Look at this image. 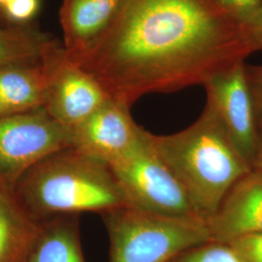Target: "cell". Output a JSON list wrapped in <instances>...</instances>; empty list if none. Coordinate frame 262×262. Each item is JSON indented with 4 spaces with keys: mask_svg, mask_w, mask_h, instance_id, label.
I'll list each match as a JSON object with an SVG mask.
<instances>
[{
    "mask_svg": "<svg viewBox=\"0 0 262 262\" xmlns=\"http://www.w3.org/2000/svg\"><path fill=\"white\" fill-rule=\"evenodd\" d=\"M48 66L43 108L66 128L73 129L110 99L93 76L67 58L64 47L49 59Z\"/></svg>",
    "mask_w": 262,
    "mask_h": 262,
    "instance_id": "cell-7",
    "label": "cell"
},
{
    "mask_svg": "<svg viewBox=\"0 0 262 262\" xmlns=\"http://www.w3.org/2000/svg\"><path fill=\"white\" fill-rule=\"evenodd\" d=\"M246 75L253 97L258 127L262 125V66H246Z\"/></svg>",
    "mask_w": 262,
    "mask_h": 262,
    "instance_id": "cell-20",
    "label": "cell"
},
{
    "mask_svg": "<svg viewBox=\"0 0 262 262\" xmlns=\"http://www.w3.org/2000/svg\"><path fill=\"white\" fill-rule=\"evenodd\" d=\"M253 169L262 171V125L259 127V143L255 158L253 160Z\"/></svg>",
    "mask_w": 262,
    "mask_h": 262,
    "instance_id": "cell-22",
    "label": "cell"
},
{
    "mask_svg": "<svg viewBox=\"0 0 262 262\" xmlns=\"http://www.w3.org/2000/svg\"><path fill=\"white\" fill-rule=\"evenodd\" d=\"M10 0H0V11L9 2ZM2 12V11H1Z\"/></svg>",
    "mask_w": 262,
    "mask_h": 262,
    "instance_id": "cell-23",
    "label": "cell"
},
{
    "mask_svg": "<svg viewBox=\"0 0 262 262\" xmlns=\"http://www.w3.org/2000/svg\"><path fill=\"white\" fill-rule=\"evenodd\" d=\"M242 262H262V233L244 235L228 243Z\"/></svg>",
    "mask_w": 262,
    "mask_h": 262,
    "instance_id": "cell-18",
    "label": "cell"
},
{
    "mask_svg": "<svg viewBox=\"0 0 262 262\" xmlns=\"http://www.w3.org/2000/svg\"><path fill=\"white\" fill-rule=\"evenodd\" d=\"M0 184H1V183H0Z\"/></svg>",
    "mask_w": 262,
    "mask_h": 262,
    "instance_id": "cell-26",
    "label": "cell"
},
{
    "mask_svg": "<svg viewBox=\"0 0 262 262\" xmlns=\"http://www.w3.org/2000/svg\"><path fill=\"white\" fill-rule=\"evenodd\" d=\"M129 109L110 98L71 129L72 147L109 165L122 159L139 143L144 131Z\"/></svg>",
    "mask_w": 262,
    "mask_h": 262,
    "instance_id": "cell-9",
    "label": "cell"
},
{
    "mask_svg": "<svg viewBox=\"0 0 262 262\" xmlns=\"http://www.w3.org/2000/svg\"><path fill=\"white\" fill-rule=\"evenodd\" d=\"M217 0H122L103 32L67 58L130 108L146 94L204 85L253 54Z\"/></svg>",
    "mask_w": 262,
    "mask_h": 262,
    "instance_id": "cell-1",
    "label": "cell"
},
{
    "mask_svg": "<svg viewBox=\"0 0 262 262\" xmlns=\"http://www.w3.org/2000/svg\"><path fill=\"white\" fill-rule=\"evenodd\" d=\"M204 88L207 99L215 106L237 150L253 168L259 143V127L246 66L242 62L217 73L207 81Z\"/></svg>",
    "mask_w": 262,
    "mask_h": 262,
    "instance_id": "cell-8",
    "label": "cell"
},
{
    "mask_svg": "<svg viewBox=\"0 0 262 262\" xmlns=\"http://www.w3.org/2000/svg\"><path fill=\"white\" fill-rule=\"evenodd\" d=\"M122 0H63L59 18L66 52H76L98 37L112 20Z\"/></svg>",
    "mask_w": 262,
    "mask_h": 262,
    "instance_id": "cell-12",
    "label": "cell"
},
{
    "mask_svg": "<svg viewBox=\"0 0 262 262\" xmlns=\"http://www.w3.org/2000/svg\"><path fill=\"white\" fill-rule=\"evenodd\" d=\"M3 19H4V17H3V15H2V12L0 11V23H2Z\"/></svg>",
    "mask_w": 262,
    "mask_h": 262,
    "instance_id": "cell-25",
    "label": "cell"
},
{
    "mask_svg": "<svg viewBox=\"0 0 262 262\" xmlns=\"http://www.w3.org/2000/svg\"><path fill=\"white\" fill-rule=\"evenodd\" d=\"M146 137L205 221L215 214L231 187L253 169L208 99L196 122L186 129L170 135L146 131Z\"/></svg>",
    "mask_w": 262,
    "mask_h": 262,
    "instance_id": "cell-2",
    "label": "cell"
},
{
    "mask_svg": "<svg viewBox=\"0 0 262 262\" xmlns=\"http://www.w3.org/2000/svg\"><path fill=\"white\" fill-rule=\"evenodd\" d=\"M2 116H6V114H5L4 108H3V105H2L1 99H0V117H2Z\"/></svg>",
    "mask_w": 262,
    "mask_h": 262,
    "instance_id": "cell-24",
    "label": "cell"
},
{
    "mask_svg": "<svg viewBox=\"0 0 262 262\" xmlns=\"http://www.w3.org/2000/svg\"><path fill=\"white\" fill-rule=\"evenodd\" d=\"M109 262H169L179 253L211 240L206 221L168 216L124 206L102 214Z\"/></svg>",
    "mask_w": 262,
    "mask_h": 262,
    "instance_id": "cell-4",
    "label": "cell"
},
{
    "mask_svg": "<svg viewBox=\"0 0 262 262\" xmlns=\"http://www.w3.org/2000/svg\"><path fill=\"white\" fill-rule=\"evenodd\" d=\"M26 262H85L76 215L41 222L35 244Z\"/></svg>",
    "mask_w": 262,
    "mask_h": 262,
    "instance_id": "cell-15",
    "label": "cell"
},
{
    "mask_svg": "<svg viewBox=\"0 0 262 262\" xmlns=\"http://www.w3.org/2000/svg\"><path fill=\"white\" fill-rule=\"evenodd\" d=\"M62 47L55 38L37 29L0 23V70L42 64Z\"/></svg>",
    "mask_w": 262,
    "mask_h": 262,
    "instance_id": "cell-14",
    "label": "cell"
},
{
    "mask_svg": "<svg viewBox=\"0 0 262 262\" xmlns=\"http://www.w3.org/2000/svg\"><path fill=\"white\" fill-rule=\"evenodd\" d=\"M169 262H242L229 244L210 240L183 253Z\"/></svg>",
    "mask_w": 262,
    "mask_h": 262,
    "instance_id": "cell-16",
    "label": "cell"
},
{
    "mask_svg": "<svg viewBox=\"0 0 262 262\" xmlns=\"http://www.w3.org/2000/svg\"><path fill=\"white\" fill-rule=\"evenodd\" d=\"M245 28L253 52L262 51V2L253 18L245 25Z\"/></svg>",
    "mask_w": 262,
    "mask_h": 262,
    "instance_id": "cell-21",
    "label": "cell"
},
{
    "mask_svg": "<svg viewBox=\"0 0 262 262\" xmlns=\"http://www.w3.org/2000/svg\"><path fill=\"white\" fill-rule=\"evenodd\" d=\"M40 9V0H10L2 8L4 19L23 25L33 19Z\"/></svg>",
    "mask_w": 262,
    "mask_h": 262,
    "instance_id": "cell-17",
    "label": "cell"
},
{
    "mask_svg": "<svg viewBox=\"0 0 262 262\" xmlns=\"http://www.w3.org/2000/svg\"><path fill=\"white\" fill-rule=\"evenodd\" d=\"M41 228L12 187L0 184V262H26Z\"/></svg>",
    "mask_w": 262,
    "mask_h": 262,
    "instance_id": "cell-11",
    "label": "cell"
},
{
    "mask_svg": "<svg viewBox=\"0 0 262 262\" xmlns=\"http://www.w3.org/2000/svg\"><path fill=\"white\" fill-rule=\"evenodd\" d=\"M12 188L39 222L84 212L102 215L131 206L112 167L73 147L40 160Z\"/></svg>",
    "mask_w": 262,
    "mask_h": 262,
    "instance_id": "cell-3",
    "label": "cell"
},
{
    "mask_svg": "<svg viewBox=\"0 0 262 262\" xmlns=\"http://www.w3.org/2000/svg\"><path fill=\"white\" fill-rule=\"evenodd\" d=\"M206 223L211 240L223 243L262 233V171L252 169L240 179Z\"/></svg>",
    "mask_w": 262,
    "mask_h": 262,
    "instance_id": "cell-10",
    "label": "cell"
},
{
    "mask_svg": "<svg viewBox=\"0 0 262 262\" xmlns=\"http://www.w3.org/2000/svg\"><path fill=\"white\" fill-rule=\"evenodd\" d=\"M69 147L71 130L44 108L0 117V183L13 187L40 160Z\"/></svg>",
    "mask_w": 262,
    "mask_h": 262,
    "instance_id": "cell-6",
    "label": "cell"
},
{
    "mask_svg": "<svg viewBox=\"0 0 262 262\" xmlns=\"http://www.w3.org/2000/svg\"><path fill=\"white\" fill-rule=\"evenodd\" d=\"M131 206L168 216H199L185 189L152 150L144 129L139 143L110 165Z\"/></svg>",
    "mask_w": 262,
    "mask_h": 262,
    "instance_id": "cell-5",
    "label": "cell"
},
{
    "mask_svg": "<svg viewBox=\"0 0 262 262\" xmlns=\"http://www.w3.org/2000/svg\"><path fill=\"white\" fill-rule=\"evenodd\" d=\"M49 59L37 66L0 70V99L6 115L43 108L49 82Z\"/></svg>",
    "mask_w": 262,
    "mask_h": 262,
    "instance_id": "cell-13",
    "label": "cell"
},
{
    "mask_svg": "<svg viewBox=\"0 0 262 262\" xmlns=\"http://www.w3.org/2000/svg\"><path fill=\"white\" fill-rule=\"evenodd\" d=\"M235 19L246 25L259 8L262 0H217Z\"/></svg>",
    "mask_w": 262,
    "mask_h": 262,
    "instance_id": "cell-19",
    "label": "cell"
}]
</instances>
